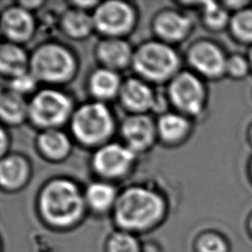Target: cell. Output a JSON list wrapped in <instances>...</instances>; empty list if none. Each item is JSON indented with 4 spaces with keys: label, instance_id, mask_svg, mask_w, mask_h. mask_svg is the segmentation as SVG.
Instances as JSON below:
<instances>
[{
    "label": "cell",
    "instance_id": "28",
    "mask_svg": "<svg viewBox=\"0 0 252 252\" xmlns=\"http://www.w3.org/2000/svg\"><path fill=\"white\" fill-rule=\"evenodd\" d=\"M225 69H227L231 75L240 77L247 72V63L241 56L235 55L226 61Z\"/></svg>",
    "mask_w": 252,
    "mask_h": 252
},
{
    "label": "cell",
    "instance_id": "19",
    "mask_svg": "<svg viewBox=\"0 0 252 252\" xmlns=\"http://www.w3.org/2000/svg\"><path fill=\"white\" fill-rule=\"evenodd\" d=\"M39 146L46 156L52 158H60L64 157L70 148L67 137L55 130L44 132L39 138Z\"/></svg>",
    "mask_w": 252,
    "mask_h": 252
},
{
    "label": "cell",
    "instance_id": "7",
    "mask_svg": "<svg viewBox=\"0 0 252 252\" xmlns=\"http://www.w3.org/2000/svg\"><path fill=\"white\" fill-rule=\"evenodd\" d=\"M169 94L176 106L186 112L197 113L202 108L204 90L200 81L192 74L178 75L170 85Z\"/></svg>",
    "mask_w": 252,
    "mask_h": 252
},
{
    "label": "cell",
    "instance_id": "27",
    "mask_svg": "<svg viewBox=\"0 0 252 252\" xmlns=\"http://www.w3.org/2000/svg\"><path fill=\"white\" fill-rule=\"evenodd\" d=\"M201 252H225L223 241L217 235L204 236L199 242Z\"/></svg>",
    "mask_w": 252,
    "mask_h": 252
},
{
    "label": "cell",
    "instance_id": "29",
    "mask_svg": "<svg viewBox=\"0 0 252 252\" xmlns=\"http://www.w3.org/2000/svg\"><path fill=\"white\" fill-rule=\"evenodd\" d=\"M34 85H35L34 79L32 76L25 73L19 76H16L12 83L13 89L18 94L32 90L34 87Z\"/></svg>",
    "mask_w": 252,
    "mask_h": 252
},
{
    "label": "cell",
    "instance_id": "13",
    "mask_svg": "<svg viewBox=\"0 0 252 252\" xmlns=\"http://www.w3.org/2000/svg\"><path fill=\"white\" fill-rule=\"evenodd\" d=\"M190 20L177 13L167 12L161 14L156 21V30L159 35L166 39L177 40L185 35L190 28Z\"/></svg>",
    "mask_w": 252,
    "mask_h": 252
},
{
    "label": "cell",
    "instance_id": "24",
    "mask_svg": "<svg viewBox=\"0 0 252 252\" xmlns=\"http://www.w3.org/2000/svg\"><path fill=\"white\" fill-rule=\"evenodd\" d=\"M231 28L239 38L252 40V11L244 10L237 13L231 21Z\"/></svg>",
    "mask_w": 252,
    "mask_h": 252
},
{
    "label": "cell",
    "instance_id": "18",
    "mask_svg": "<svg viewBox=\"0 0 252 252\" xmlns=\"http://www.w3.org/2000/svg\"><path fill=\"white\" fill-rule=\"evenodd\" d=\"M27 111V105L22 96L16 93H6L0 95V117L11 123L20 122Z\"/></svg>",
    "mask_w": 252,
    "mask_h": 252
},
{
    "label": "cell",
    "instance_id": "4",
    "mask_svg": "<svg viewBox=\"0 0 252 252\" xmlns=\"http://www.w3.org/2000/svg\"><path fill=\"white\" fill-rule=\"evenodd\" d=\"M73 131L84 143L93 144L106 138L111 131V116L100 103H91L81 107L73 118Z\"/></svg>",
    "mask_w": 252,
    "mask_h": 252
},
{
    "label": "cell",
    "instance_id": "8",
    "mask_svg": "<svg viewBox=\"0 0 252 252\" xmlns=\"http://www.w3.org/2000/svg\"><path fill=\"white\" fill-rule=\"evenodd\" d=\"M134 20L132 9L123 2L108 1L100 5L94 15V24L103 32L116 34L129 30Z\"/></svg>",
    "mask_w": 252,
    "mask_h": 252
},
{
    "label": "cell",
    "instance_id": "14",
    "mask_svg": "<svg viewBox=\"0 0 252 252\" xmlns=\"http://www.w3.org/2000/svg\"><path fill=\"white\" fill-rule=\"evenodd\" d=\"M123 102L131 109L146 110L153 104L151 90L138 80L127 81L121 90Z\"/></svg>",
    "mask_w": 252,
    "mask_h": 252
},
{
    "label": "cell",
    "instance_id": "16",
    "mask_svg": "<svg viewBox=\"0 0 252 252\" xmlns=\"http://www.w3.org/2000/svg\"><path fill=\"white\" fill-rule=\"evenodd\" d=\"M99 58L110 67H122L130 59L131 50L129 45L121 40H106L99 45Z\"/></svg>",
    "mask_w": 252,
    "mask_h": 252
},
{
    "label": "cell",
    "instance_id": "17",
    "mask_svg": "<svg viewBox=\"0 0 252 252\" xmlns=\"http://www.w3.org/2000/svg\"><path fill=\"white\" fill-rule=\"evenodd\" d=\"M27 58L25 52L16 45H0V71L19 76L24 74Z\"/></svg>",
    "mask_w": 252,
    "mask_h": 252
},
{
    "label": "cell",
    "instance_id": "6",
    "mask_svg": "<svg viewBox=\"0 0 252 252\" xmlns=\"http://www.w3.org/2000/svg\"><path fill=\"white\" fill-rule=\"evenodd\" d=\"M71 108L69 98L61 93L47 90L37 94L30 107L32 119L39 125L54 126L62 123Z\"/></svg>",
    "mask_w": 252,
    "mask_h": 252
},
{
    "label": "cell",
    "instance_id": "23",
    "mask_svg": "<svg viewBox=\"0 0 252 252\" xmlns=\"http://www.w3.org/2000/svg\"><path fill=\"white\" fill-rule=\"evenodd\" d=\"M187 129V121L184 117L169 113L163 115L158 122V130L161 136L168 141L176 140L183 135Z\"/></svg>",
    "mask_w": 252,
    "mask_h": 252
},
{
    "label": "cell",
    "instance_id": "12",
    "mask_svg": "<svg viewBox=\"0 0 252 252\" xmlns=\"http://www.w3.org/2000/svg\"><path fill=\"white\" fill-rule=\"evenodd\" d=\"M2 28L9 37L23 40L28 38L32 33V20L26 10L12 8L7 10L3 15Z\"/></svg>",
    "mask_w": 252,
    "mask_h": 252
},
{
    "label": "cell",
    "instance_id": "31",
    "mask_svg": "<svg viewBox=\"0 0 252 252\" xmlns=\"http://www.w3.org/2000/svg\"><path fill=\"white\" fill-rule=\"evenodd\" d=\"M250 62L252 64V50H251V53H250Z\"/></svg>",
    "mask_w": 252,
    "mask_h": 252
},
{
    "label": "cell",
    "instance_id": "21",
    "mask_svg": "<svg viewBox=\"0 0 252 252\" xmlns=\"http://www.w3.org/2000/svg\"><path fill=\"white\" fill-rule=\"evenodd\" d=\"M114 189L104 183H94L88 189L87 198L91 206L98 211L107 209L113 202Z\"/></svg>",
    "mask_w": 252,
    "mask_h": 252
},
{
    "label": "cell",
    "instance_id": "1",
    "mask_svg": "<svg viewBox=\"0 0 252 252\" xmlns=\"http://www.w3.org/2000/svg\"><path fill=\"white\" fill-rule=\"evenodd\" d=\"M160 198L143 188H131L118 199L115 208L117 222L126 228L141 229L151 225L161 215Z\"/></svg>",
    "mask_w": 252,
    "mask_h": 252
},
{
    "label": "cell",
    "instance_id": "22",
    "mask_svg": "<svg viewBox=\"0 0 252 252\" xmlns=\"http://www.w3.org/2000/svg\"><path fill=\"white\" fill-rule=\"evenodd\" d=\"M92 24L91 18L81 11H70L63 20V27L66 32L76 37L88 34L92 29Z\"/></svg>",
    "mask_w": 252,
    "mask_h": 252
},
{
    "label": "cell",
    "instance_id": "3",
    "mask_svg": "<svg viewBox=\"0 0 252 252\" xmlns=\"http://www.w3.org/2000/svg\"><path fill=\"white\" fill-rule=\"evenodd\" d=\"M178 59L168 46L158 43H147L139 48L134 57V65L139 73L152 80H162L176 69Z\"/></svg>",
    "mask_w": 252,
    "mask_h": 252
},
{
    "label": "cell",
    "instance_id": "25",
    "mask_svg": "<svg viewBox=\"0 0 252 252\" xmlns=\"http://www.w3.org/2000/svg\"><path fill=\"white\" fill-rule=\"evenodd\" d=\"M204 16L207 24L213 27H220L222 26L227 19L226 12L220 8L215 2H205L204 3Z\"/></svg>",
    "mask_w": 252,
    "mask_h": 252
},
{
    "label": "cell",
    "instance_id": "15",
    "mask_svg": "<svg viewBox=\"0 0 252 252\" xmlns=\"http://www.w3.org/2000/svg\"><path fill=\"white\" fill-rule=\"evenodd\" d=\"M27 174L28 166L20 157L12 156L0 161V184L6 188L19 187L25 181Z\"/></svg>",
    "mask_w": 252,
    "mask_h": 252
},
{
    "label": "cell",
    "instance_id": "20",
    "mask_svg": "<svg viewBox=\"0 0 252 252\" xmlns=\"http://www.w3.org/2000/svg\"><path fill=\"white\" fill-rule=\"evenodd\" d=\"M119 85L118 77L115 73L109 70H99L95 72L91 80L92 92L98 97L112 96Z\"/></svg>",
    "mask_w": 252,
    "mask_h": 252
},
{
    "label": "cell",
    "instance_id": "9",
    "mask_svg": "<svg viewBox=\"0 0 252 252\" xmlns=\"http://www.w3.org/2000/svg\"><path fill=\"white\" fill-rule=\"evenodd\" d=\"M133 159L132 152L120 145H107L94 156L95 169L103 175L116 176L122 174Z\"/></svg>",
    "mask_w": 252,
    "mask_h": 252
},
{
    "label": "cell",
    "instance_id": "10",
    "mask_svg": "<svg viewBox=\"0 0 252 252\" xmlns=\"http://www.w3.org/2000/svg\"><path fill=\"white\" fill-rule=\"evenodd\" d=\"M192 65L201 73L208 76L220 74L226 66V60L222 52L211 43L196 45L189 54Z\"/></svg>",
    "mask_w": 252,
    "mask_h": 252
},
{
    "label": "cell",
    "instance_id": "11",
    "mask_svg": "<svg viewBox=\"0 0 252 252\" xmlns=\"http://www.w3.org/2000/svg\"><path fill=\"white\" fill-rule=\"evenodd\" d=\"M122 133L133 149H143L153 140L154 126L146 116H132L125 120Z\"/></svg>",
    "mask_w": 252,
    "mask_h": 252
},
{
    "label": "cell",
    "instance_id": "2",
    "mask_svg": "<svg viewBox=\"0 0 252 252\" xmlns=\"http://www.w3.org/2000/svg\"><path fill=\"white\" fill-rule=\"evenodd\" d=\"M40 209L50 222L68 225L75 221L83 210V200L77 187L67 180L49 183L40 197Z\"/></svg>",
    "mask_w": 252,
    "mask_h": 252
},
{
    "label": "cell",
    "instance_id": "26",
    "mask_svg": "<svg viewBox=\"0 0 252 252\" xmlns=\"http://www.w3.org/2000/svg\"><path fill=\"white\" fill-rule=\"evenodd\" d=\"M110 252H138L137 241L129 234L117 233L109 243Z\"/></svg>",
    "mask_w": 252,
    "mask_h": 252
},
{
    "label": "cell",
    "instance_id": "5",
    "mask_svg": "<svg viewBox=\"0 0 252 252\" xmlns=\"http://www.w3.org/2000/svg\"><path fill=\"white\" fill-rule=\"evenodd\" d=\"M70 53L58 45H45L38 48L32 56V67L34 75L46 81H62L73 71Z\"/></svg>",
    "mask_w": 252,
    "mask_h": 252
},
{
    "label": "cell",
    "instance_id": "30",
    "mask_svg": "<svg viewBox=\"0 0 252 252\" xmlns=\"http://www.w3.org/2000/svg\"><path fill=\"white\" fill-rule=\"evenodd\" d=\"M7 146V137L5 132L0 128V156L4 153Z\"/></svg>",
    "mask_w": 252,
    "mask_h": 252
}]
</instances>
